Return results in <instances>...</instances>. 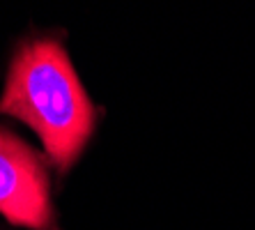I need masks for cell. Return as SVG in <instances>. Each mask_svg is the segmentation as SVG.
<instances>
[{
  "mask_svg": "<svg viewBox=\"0 0 255 230\" xmlns=\"http://www.w3.org/2000/svg\"><path fill=\"white\" fill-rule=\"evenodd\" d=\"M0 113L23 122L39 136L48 161L69 171L95 134L97 113L88 90L55 37H32L16 48Z\"/></svg>",
  "mask_w": 255,
  "mask_h": 230,
  "instance_id": "1",
  "label": "cell"
},
{
  "mask_svg": "<svg viewBox=\"0 0 255 230\" xmlns=\"http://www.w3.org/2000/svg\"><path fill=\"white\" fill-rule=\"evenodd\" d=\"M0 214L28 230H53L51 180L42 154L9 129H0Z\"/></svg>",
  "mask_w": 255,
  "mask_h": 230,
  "instance_id": "2",
  "label": "cell"
}]
</instances>
